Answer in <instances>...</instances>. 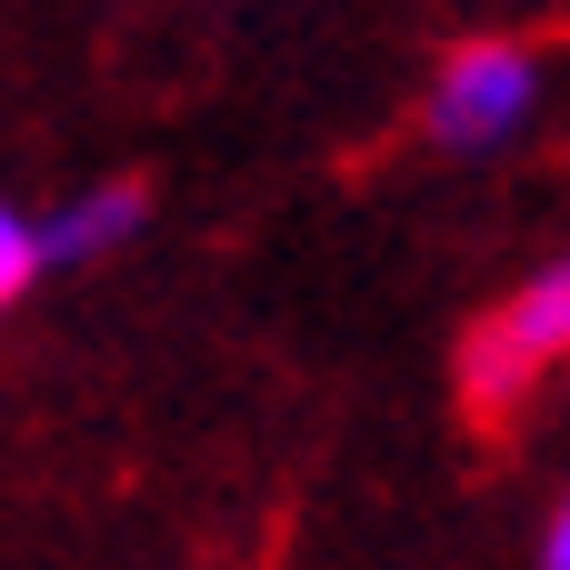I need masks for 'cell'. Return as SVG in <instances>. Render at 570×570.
I'll list each match as a JSON object with an SVG mask.
<instances>
[{"instance_id": "cell-1", "label": "cell", "mask_w": 570, "mask_h": 570, "mask_svg": "<svg viewBox=\"0 0 570 570\" xmlns=\"http://www.w3.org/2000/svg\"><path fill=\"white\" fill-rule=\"evenodd\" d=\"M570 361V261L551 271H531L481 331H471V351H461V391L481 401V411H511L541 371H561Z\"/></svg>"}, {"instance_id": "cell-4", "label": "cell", "mask_w": 570, "mask_h": 570, "mask_svg": "<svg viewBox=\"0 0 570 570\" xmlns=\"http://www.w3.org/2000/svg\"><path fill=\"white\" fill-rule=\"evenodd\" d=\"M30 281H40V240H30V220H20V210L0 200V311H10V301H20Z\"/></svg>"}, {"instance_id": "cell-5", "label": "cell", "mask_w": 570, "mask_h": 570, "mask_svg": "<svg viewBox=\"0 0 570 570\" xmlns=\"http://www.w3.org/2000/svg\"><path fill=\"white\" fill-rule=\"evenodd\" d=\"M541 570H570V491H561V511H551V541H541Z\"/></svg>"}, {"instance_id": "cell-2", "label": "cell", "mask_w": 570, "mask_h": 570, "mask_svg": "<svg viewBox=\"0 0 570 570\" xmlns=\"http://www.w3.org/2000/svg\"><path fill=\"white\" fill-rule=\"evenodd\" d=\"M531 100H541V60L511 50V40H471L431 80V140L441 150H501L531 120Z\"/></svg>"}, {"instance_id": "cell-3", "label": "cell", "mask_w": 570, "mask_h": 570, "mask_svg": "<svg viewBox=\"0 0 570 570\" xmlns=\"http://www.w3.org/2000/svg\"><path fill=\"white\" fill-rule=\"evenodd\" d=\"M140 220H150L140 180H110V190H80V200H60L50 220H30V240H40V271H50V261H100V250L140 240Z\"/></svg>"}]
</instances>
